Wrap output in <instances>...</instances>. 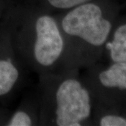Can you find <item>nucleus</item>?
<instances>
[{"label":"nucleus","mask_w":126,"mask_h":126,"mask_svg":"<svg viewBox=\"0 0 126 126\" xmlns=\"http://www.w3.org/2000/svg\"><path fill=\"white\" fill-rule=\"evenodd\" d=\"M94 99L126 104V63H99L86 69L82 75Z\"/></svg>","instance_id":"obj_4"},{"label":"nucleus","mask_w":126,"mask_h":126,"mask_svg":"<svg viewBox=\"0 0 126 126\" xmlns=\"http://www.w3.org/2000/svg\"><path fill=\"white\" fill-rule=\"evenodd\" d=\"M40 102L37 91L30 93L23 97L17 109L11 112L6 126H39Z\"/></svg>","instance_id":"obj_6"},{"label":"nucleus","mask_w":126,"mask_h":126,"mask_svg":"<svg viewBox=\"0 0 126 126\" xmlns=\"http://www.w3.org/2000/svg\"><path fill=\"white\" fill-rule=\"evenodd\" d=\"M36 91L40 102L39 126H93L94 97L81 70L39 75Z\"/></svg>","instance_id":"obj_3"},{"label":"nucleus","mask_w":126,"mask_h":126,"mask_svg":"<svg viewBox=\"0 0 126 126\" xmlns=\"http://www.w3.org/2000/svg\"><path fill=\"white\" fill-rule=\"evenodd\" d=\"M109 63H126V15L118 17L107 41L102 58Z\"/></svg>","instance_id":"obj_7"},{"label":"nucleus","mask_w":126,"mask_h":126,"mask_svg":"<svg viewBox=\"0 0 126 126\" xmlns=\"http://www.w3.org/2000/svg\"><path fill=\"white\" fill-rule=\"evenodd\" d=\"M50 14H58L93 0H17Z\"/></svg>","instance_id":"obj_9"},{"label":"nucleus","mask_w":126,"mask_h":126,"mask_svg":"<svg viewBox=\"0 0 126 126\" xmlns=\"http://www.w3.org/2000/svg\"><path fill=\"white\" fill-rule=\"evenodd\" d=\"M125 4H126V0H125Z\"/></svg>","instance_id":"obj_11"},{"label":"nucleus","mask_w":126,"mask_h":126,"mask_svg":"<svg viewBox=\"0 0 126 126\" xmlns=\"http://www.w3.org/2000/svg\"><path fill=\"white\" fill-rule=\"evenodd\" d=\"M1 20L27 70L38 75L67 70L65 42L54 14L15 0Z\"/></svg>","instance_id":"obj_1"},{"label":"nucleus","mask_w":126,"mask_h":126,"mask_svg":"<svg viewBox=\"0 0 126 126\" xmlns=\"http://www.w3.org/2000/svg\"><path fill=\"white\" fill-rule=\"evenodd\" d=\"M27 69L15 53L8 29L0 20V101L11 97L23 85Z\"/></svg>","instance_id":"obj_5"},{"label":"nucleus","mask_w":126,"mask_h":126,"mask_svg":"<svg viewBox=\"0 0 126 126\" xmlns=\"http://www.w3.org/2000/svg\"><path fill=\"white\" fill-rule=\"evenodd\" d=\"M93 126H126V104L94 99Z\"/></svg>","instance_id":"obj_8"},{"label":"nucleus","mask_w":126,"mask_h":126,"mask_svg":"<svg viewBox=\"0 0 126 126\" xmlns=\"http://www.w3.org/2000/svg\"><path fill=\"white\" fill-rule=\"evenodd\" d=\"M15 0H0V20Z\"/></svg>","instance_id":"obj_10"},{"label":"nucleus","mask_w":126,"mask_h":126,"mask_svg":"<svg viewBox=\"0 0 126 126\" xmlns=\"http://www.w3.org/2000/svg\"><path fill=\"white\" fill-rule=\"evenodd\" d=\"M124 0H93L55 16L66 47L67 69H86L99 63Z\"/></svg>","instance_id":"obj_2"}]
</instances>
